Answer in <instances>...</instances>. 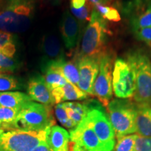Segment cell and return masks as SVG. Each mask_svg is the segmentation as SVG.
I'll list each match as a JSON object with an SVG mask.
<instances>
[{"instance_id": "cell-15", "label": "cell", "mask_w": 151, "mask_h": 151, "mask_svg": "<svg viewBox=\"0 0 151 151\" xmlns=\"http://www.w3.org/2000/svg\"><path fill=\"white\" fill-rule=\"evenodd\" d=\"M55 103L58 104L66 101H77L88 98V94L76 85L67 82L65 86L55 88L51 91Z\"/></svg>"}, {"instance_id": "cell-1", "label": "cell", "mask_w": 151, "mask_h": 151, "mask_svg": "<svg viewBox=\"0 0 151 151\" xmlns=\"http://www.w3.org/2000/svg\"><path fill=\"white\" fill-rule=\"evenodd\" d=\"M35 0H0V31L21 33L33 20Z\"/></svg>"}, {"instance_id": "cell-33", "label": "cell", "mask_w": 151, "mask_h": 151, "mask_svg": "<svg viewBox=\"0 0 151 151\" xmlns=\"http://www.w3.org/2000/svg\"><path fill=\"white\" fill-rule=\"evenodd\" d=\"M87 0H71L70 8L79 9L86 5Z\"/></svg>"}, {"instance_id": "cell-12", "label": "cell", "mask_w": 151, "mask_h": 151, "mask_svg": "<svg viewBox=\"0 0 151 151\" xmlns=\"http://www.w3.org/2000/svg\"><path fill=\"white\" fill-rule=\"evenodd\" d=\"M78 67L80 81L77 86L88 95H93V87L99 71V60L92 58H78L74 60Z\"/></svg>"}, {"instance_id": "cell-14", "label": "cell", "mask_w": 151, "mask_h": 151, "mask_svg": "<svg viewBox=\"0 0 151 151\" xmlns=\"http://www.w3.org/2000/svg\"><path fill=\"white\" fill-rule=\"evenodd\" d=\"M28 95L32 101H35L41 104L51 106L55 104L51 91L48 88L42 76H32L28 82Z\"/></svg>"}, {"instance_id": "cell-23", "label": "cell", "mask_w": 151, "mask_h": 151, "mask_svg": "<svg viewBox=\"0 0 151 151\" xmlns=\"http://www.w3.org/2000/svg\"><path fill=\"white\" fill-rule=\"evenodd\" d=\"M20 110L0 106V129H16V122Z\"/></svg>"}, {"instance_id": "cell-9", "label": "cell", "mask_w": 151, "mask_h": 151, "mask_svg": "<svg viewBox=\"0 0 151 151\" xmlns=\"http://www.w3.org/2000/svg\"><path fill=\"white\" fill-rule=\"evenodd\" d=\"M68 151H108L94 132L87 117L69 132Z\"/></svg>"}, {"instance_id": "cell-2", "label": "cell", "mask_w": 151, "mask_h": 151, "mask_svg": "<svg viewBox=\"0 0 151 151\" xmlns=\"http://www.w3.org/2000/svg\"><path fill=\"white\" fill-rule=\"evenodd\" d=\"M109 32L106 20L94 8L90 20L85 29L78 58L100 60L101 57L106 52V47Z\"/></svg>"}, {"instance_id": "cell-7", "label": "cell", "mask_w": 151, "mask_h": 151, "mask_svg": "<svg viewBox=\"0 0 151 151\" xmlns=\"http://www.w3.org/2000/svg\"><path fill=\"white\" fill-rule=\"evenodd\" d=\"M113 91L118 99H127L134 97L137 85V74L129 60L118 58L113 64Z\"/></svg>"}, {"instance_id": "cell-13", "label": "cell", "mask_w": 151, "mask_h": 151, "mask_svg": "<svg viewBox=\"0 0 151 151\" xmlns=\"http://www.w3.org/2000/svg\"><path fill=\"white\" fill-rule=\"evenodd\" d=\"M81 27L77 19L69 11H65L60 23V32L65 48L72 50L80 37Z\"/></svg>"}, {"instance_id": "cell-10", "label": "cell", "mask_w": 151, "mask_h": 151, "mask_svg": "<svg viewBox=\"0 0 151 151\" xmlns=\"http://www.w3.org/2000/svg\"><path fill=\"white\" fill-rule=\"evenodd\" d=\"M113 58L105 52L99 60V71L93 87V95L104 106L106 107L113 96Z\"/></svg>"}, {"instance_id": "cell-34", "label": "cell", "mask_w": 151, "mask_h": 151, "mask_svg": "<svg viewBox=\"0 0 151 151\" xmlns=\"http://www.w3.org/2000/svg\"><path fill=\"white\" fill-rule=\"evenodd\" d=\"M34 151H52L50 149V146H49L48 141L46 140L43 141L41 142L40 144L36 148Z\"/></svg>"}, {"instance_id": "cell-5", "label": "cell", "mask_w": 151, "mask_h": 151, "mask_svg": "<svg viewBox=\"0 0 151 151\" xmlns=\"http://www.w3.org/2000/svg\"><path fill=\"white\" fill-rule=\"evenodd\" d=\"M55 122L51 106L31 101L19 111L16 129L42 131L55 125Z\"/></svg>"}, {"instance_id": "cell-11", "label": "cell", "mask_w": 151, "mask_h": 151, "mask_svg": "<svg viewBox=\"0 0 151 151\" xmlns=\"http://www.w3.org/2000/svg\"><path fill=\"white\" fill-rule=\"evenodd\" d=\"M122 11L129 18L132 31L151 27V0L129 1Z\"/></svg>"}, {"instance_id": "cell-24", "label": "cell", "mask_w": 151, "mask_h": 151, "mask_svg": "<svg viewBox=\"0 0 151 151\" xmlns=\"http://www.w3.org/2000/svg\"><path fill=\"white\" fill-rule=\"evenodd\" d=\"M94 9V5L90 1L87 0V2L84 6L79 9H74L70 8L71 12L72 13L73 16L77 19L79 24H80L81 27V25H83L86 22H89L91 18L92 11Z\"/></svg>"}, {"instance_id": "cell-32", "label": "cell", "mask_w": 151, "mask_h": 151, "mask_svg": "<svg viewBox=\"0 0 151 151\" xmlns=\"http://www.w3.org/2000/svg\"><path fill=\"white\" fill-rule=\"evenodd\" d=\"M14 41V36L12 34L0 31V49L8 43Z\"/></svg>"}, {"instance_id": "cell-22", "label": "cell", "mask_w": 151, "mask_h": 151, "mask_svg": "<svg viewBox=\"0 0 151 151\" xmlns=\"http://www.w3.org/2000/svg\"><path fill=\"white\" fill-rule=\"evenodd\" d=\"M55 63L68 82L77 86L80 81V74L77 62L75 60L66 61L65 60H62L55 61Z\"/></svg>"}, {"instance_id": "cell-20", "label": "cell", "mask_w": 151, "mask_h": 151, "mask_svg": "<svg viewBox=\"0 0 151 151\" xmlns=\"http://www.w3.org/2000/svg\"><path fill=\"white\" fill-rule=\"evenodd\" d=\"M16 51V45L8 43L0 49V72H14L18 67V63L14 58Z\"/></svg>"}, {"instance_id": "cell-21", "label": "cell", "mask_w": 151, "mask_h": 151, "mask_svg": "<svg viewBox=\"0 0 151 151\" xmlns=\"http://www.w3.org/2000/svg\"><path fill=\"white\" fill-rule=\"evenodd\" d=\"M29 95L21 92H0V106L20 110L26 104L31 101Z\"/></svg>"}, {"instance_id": "cell-28", "label": "cell", "mask_w": 151, "mask_h": 151, "mask_svg": "<svg viewBox=\"0 0 151 151\" xmlns=\"http://www.w3.org/2000/svg\"><path fill=\"white\" fill-rule=\"evenodd\" d=\"M55 113L56 118L60 122L63 127H65L70 130L74 129L76 127V124L73 122L67 115V110H66L63 103L58 104L56 105L55 109Z\"/></svg>"}, {"instance_id": "cell-29", "label": "cell", "mask_w": 151, "mask_h": 151, "mask_svg": "<svg viewBox=\"0 0 151 151\" xmlns=\"http://www.w3.org/2000/svg\"><path fill=\"white\" fill-rule=\"evenodd\" d=\"M64 105L67 108H69L80 115L83 118H86L89 111V106L86 104L79 102H64Z\"/></svg>"}, {"instance_id": "cell-27", "label": "cell", "mask_w": 151, "mask_h": 151, "mask_svg": "<svg viewBox=\"0 0 151 151\" xmlns=\"http://www.w3.org/2000/svg\"><path fill=\"white\" fill-rule=\"evenodd\" d=\"M94 8L97 10L99 14L106 20L113 22H119L121 20L120 13L116 8L109 6L96 4L94 5Z\"/></svg>"}, {"instance_id": "cell-30", "label": "cell", "mask_w": 151, "mask_h": 151, "mask_svg": "<svg viewBox=\"0 0 151 151\" xmlns=\"http://www.w3.org/2000/svg\"><path fill=\"white\" fill-rule=\"evenodd\" d=\"M133 32L137 39L145 42L151 48V27L141 28Z\"/></svg>"}, {"instance_id": "cell-31", "label": "cell", "mask_w": 151, "mask_h": 151, "mask_svg": "<svg viewBox=\"0 0 151 151\" xmlns=\"http://www.w3.org/2000/svg\"><path fill=\"white\" fill-rule=\"evenodd\" d=\"M136 151H151V137L137 135Z\"/></svg>"}, {"instance_id": "cell-16", "label": "cell", "mask_w": 151, "mask_h": 151, "mask_svg": "<svg viewBox=\"0 0 151 151\" xmlns=\"http://www.w3.org/2000/svg\"><path fill=\"white\" fill-rule=\"evenodd\" d=\"M69 138V133L65 128L55 124L49 129L47 141L52 151H68Z\"/></svg>"}, {"instance_id": "cell-6", "label": "cell", "mask_w": 151, "mask_h": 151, "mask_svg": "<svg viewBox=\"0 0 151 151\" xmlns=\"http://www.w3.org/2000/svg\"><path fill=\"white\" fill-rule=\"evenodd\" d=\"M127 59L134 65L137 85L134 99L137 104L151 106V57L138 50L129 54Z\"/></svg>"}, {"instance_id": "cell-35", "label": "cell", "mask_w": 151, "mask_h": 151, "mask_svg": "<svg viewBox=\"0 0 151 151\" xmlns=\"http://www.w3.org/2000/svg\"><path fill=\"white\" fill-rule=\"evenodd\" d=\"M88 1L92 3L93 5L100 4L108 6V4H110L111 3L112 0H88Z\"/></svg>"}, {"instance_id": "cell-4", "label": "cell", "mask_w": 151, "mask_h": 151, "mask_svg": "<svg viewBox=\"0 0 151 151\" xmlns=\"http://www.w3.org/2000/svg\"><path fill=\"white\" fill-rule=\"evenodd\" d=\"M50 128L42 131L0 129V151H34L46 140Z\"/></svg>"}, {"instance_id": "cell-17", "label": "cell", "mask_w": 151, "mask_h": 151, "mask_svg": "<svg viewBox=\"0 0 151 151\" xmlns=\"http://www.w3.org/2000/svg\"><path fill=\"white\" fill-rule=\"evenodd\" d=\"M42 49L47 60L44 63L65 60L61 42L55 35H49L43 38Z\"/></svg>"}, {"instance_id": "cell-18", "label": "cell", "mask_w": 151, "mask_h": 151, "mask_svg": "<svg viewBox=\"0 0 151 151\" xmlns=\"http://www.w3.org/2000/svg\"><path fill=\"white\" fill-rule=\"evenodd\" d=\"M43 66V78L50 91L55 88L65 86L68 82L57 66L55 62H48Z\"/></svg>"}, {"instance_id": "cell-8", "label": "cell", "mask_w": 151, "mask_h": 151, "mask_svg": "<svg viewBox=\"0 0 151 151\" xmlns=\"http://www.w3.org/2000/svg\"><path fill=\"white\" fill-rule=\"evenodd\" d=\"M89 106L87 118L100 141L108 151H113L116 146V134L108 115L99 104Z\"/></svg>"}, {"instance_id": "cell-26", "label": "cell", "mask_w": 151, "mask_h": 151, "mask_svg": "<svg viewBox=\"0 0 151 151\" xmlns=\"http://www.w3.org/2000/svg\"><path fill=\"white\" fill-rule=\"evenodd\" d=\"M137 134H129L118 139L114 151H136V139Z\"/></svg>"}, {"instance_id": "cell-19", "label": "cell", "mask_w": 151, "mask_h": 151, "mask_svg": "<svg viewBox=\"0 0 151 151\" xmlns=\"http://www.w3.org/2000/svg\"><path fill=\"white\" fill-rule=\"evenodd\" d=\"M136 129L139 135L151 137V106L137 104Z\"/></svg>"}, {"instance_id": "cell-3", "label": "cell", "mask_w": 151, "mask_h": 151, "mask_svg": "<svg viewBox=\"0 0 151 151\" xmlns=\"http://www.w3.org/2000/svg\"><path fill=\"white\" fill-rule=\"evenodd\" d=\"M137 104L124 99H113L106 106L107 115L117 139L137 133Z\"/></svg>"}, {"instance_id": "cell-25", "label": "cell", "mask_w": 151, "mask_h": 151, "mask_svg": "<svg viewBox=\"0 0 151 151\" xmlns=\"http://www.w3.org/2000/svg\"><path fill=\"white\" fill-rule=\"evenodd\" d=\"M20 87L18 79L9 73H0V92L19 89Z\"/></svg>"}]
</instances>
